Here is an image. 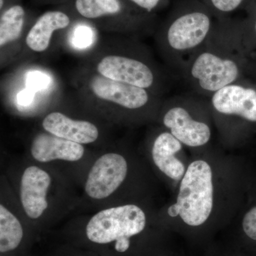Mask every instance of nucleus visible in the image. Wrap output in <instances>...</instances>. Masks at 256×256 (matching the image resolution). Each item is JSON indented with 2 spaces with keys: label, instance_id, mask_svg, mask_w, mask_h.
<instances>
[{
  "label": "nucleus",
  "instance_id": "f257e3e1",
  "mask_svg": "<svg viewBox=\"0 0 256 256\" xmlns=\"http://www.w3.org/2000/svg\"><path fill=\"white\" fill-rule=\"evenodd\" d=\"M242 23L217 18L210 36L178 70L194 94L210 98L220 89L244 78L249 63Z\"/></svg>",
  "mask_w": 256,
  "mask_h": 256
},
{
  "label": "nucleus",
  "instance_id": "f03ea898",
  "mask_svg": "<svg viewBox=\"0 0 256 256\" xmlns=\"http://www.w3.org/2000/svg\"><path fill=\"white\" fill-rule=\"evenodd\" d=\"M84 65L101 76L142 88L161 97L169 92V75L139 38L121 36L112 45L99 47Z\"/></svg>",
  "mask_w": 256,
  "mask_h": 256
},
{
  "label": "nucleus",
  "instance_id": "7ed1b4c3",
  "mask_svg": "<svg viewBox=\"0 0 256 256\" xmlns=\"http://www.w3.org/2000/svg\"><path fill=\"white\" fill-rule=\"evenodd\" d=\"M214 16L202 2H184L156 32L158 52L169 68L178 70L210 36Z\"/></svg>",
  "mask_w": 256,
  "mask_h": 256
},
{
  "label": "nucleus",
  "instance_id": "20e7f679",
  "mask_svg": "<svg viewBox=\"0 0 256 256\" xmlns=\"http://www.w3.org/2000/svg\"><path fill=\"white\" fill-rule=\"evenodd\" d=\"M69 15L95 28L120 36L140 38L156 33L158 16L128 0H69ZM64 5V4H63Z\"/></svg>",
  "mask_w": 256,
  "mask_h": 256
},
{
  "label": "nucleus",
  "instance_id": "39448f33",
  "mask_svg": "<svg viewBox=\"0 0 256 256\" xmlns=\"http://www.w3.org/2000/svg\"><path fill=\"white\" fill-rule=\"evenodd\" d=\"M73 79L78 97L92 105L108 106L128 114L153 112L162 105L161 96L101 76L85 65L77 70Z\"/></svg>",
  "mask_w": 256,
  "mask_h": 256
},
{
  "label": "nucleus",
  "instance_id": "423d86ee",
  "mask_svg": "<svg viewBox=\"0 0 256 256\" xmlns=\"http://www.w3.org/2000/svg\"><path fill=\"white\" fill-rule=\"evenodd\" d=\"M196 94L174 96L162 102V122L182 144L192 148L205 146L212 136L210 124L197 114L210 108V102Z\"/></svg>",
  "mask_w": 256,
  "mask_h": 256
},
{
  "label": "nucleus",
  "instance_id": "0eeeda50",
  "mask_svg": "<svg viewBox=\"0 0 256 256\" xmlns=\"http://www.w3.org/2000/svg\"><path fill=\"white\" fill-rule=\"evenodd\" d=\"M144 212L136 205L128 204L102 210L90 218L86 236L90 242L99 244L116 242L114 248L124 252L130 247V238L146 228Z\"/></svg>",
  "mask_w": 256,
  "mask_h": 256
},
{
  "label": "nucleus",
  "instance_id": "6e6552de",
  "mask_svg": "<svg viewBox=\"0 0 256 256\" xmlns=\"http://www.w3.org/2000/svg\"><path fill=\"white\" fill-rule=\"evenodd\" d=\"M212 178V168L203 160L193 162L184 175L176 203L180 217L188 225L198 226L210 216L214 204Z\"/></svg>",
  "mask_w": 256,
  "mask_h": 256
},
{
  "label": "nucleus",
  "instance_id": "1a4fd4ad",
  "mask_svg": "<svg viewBox=\"0 0 256 256\" xmlns=\"http://www.w3.org/2000/svg\"><path fill=\"white\" fill-rule=\"evenodd\" d=\"M210 110L220 118L256 126V86L245 78L226 86L210 97Z\"/></svg>",
  "mask_w": 256,
  "mask_h": 256
},
{
  "label": "nucleus",
  "instance_id": "9d476101",
  "mask_svg": "<svg viewBox=\"0 0 256 256\" xmlns=\"http://www.w3.org/2000/svg\"><path fill=\"white\" fill-rule=\"evenodd\" d=\"M126 159L118 153H107L92 165L86 183V192L95 200L107 198L124 182L127 176Z\"/></svg>",
  "mask_w": 256,
  "mask_h": 256
},
{
  "label": "nucleus",
  "instance_id": "9b49d317",
  "mask_svg": "<svg viewBox=\"0 0 256 256\" xmlns=\"http://www.w3.org/2000/svg\"><path fill=\"white\" fill-rule=\"evenodd\" d=\"M26 12L22 4L6 6L0 16L1 67L18 60L24 47Z\"/></svg>",
  "mask_w": 256,
  "mask_h": 256
},
{
  "label": "nucleus",
  "instance_id": "f8f14e48",
  "mask_svg": "<svg viewBox=\"0 0 256 256\" xmlns=\"http://www.w3.org/2000/svg\"><path fill=\"white\" fill-rule=\"evenodd\" d=\"M72 22L73 18L62 10H50L43 13L28 28L25 36V48L36 54L46 52L55 33L68 30Z\"/></svg>",
  "mask_w": 256,
  "mask_h": 256
},
{
  "label": "nucleus",
  "instance_id": "ddd939ff",
  "mask_svg": "<svg viewBox=\"0 0 256 256\" xmlns=\"http://www.w3.org/2000/svg\"><path fill=\"white\" fill-rule=\"evenodd\" d=\"M50 182V174L37 166H30L24 172L20 196L25 213L30 218H40L48 207L46 195Z\"/></svg>",
  "mask_w": 256,
  "mask_h": 256
},
{
  "label": "nucleus",
  "instance_id": "4468645a",
  "mask_svg": "<svg viewBox=\"0 0 256 256\" xmlns=\"http://www.w3.org/2000/svg\"><path fill=\"white\" fill-rule=\"evenodd\" d=\"M42 126L50 134L82 144L96 142L99 137V130L95 124L70 118L60 112L47 114Z\"/></svg>",
  "mask_w": 256,
  "mask_h": 256
},
{
  "label": "nucleus",
  "instance_id": "2eb2a0df",
  "mask_svg": "<svg viewBox=\"0 0 256 256\" xmlns=\"http://www.w3.org/2000/svg\"><path fill=\"white\" fill-rule=\"evenodd\" d=\"M31 154L36 161L48 162L56 160L76 162L84 154V146L50 134L42 132L34 138L31 144Z\"/></svg>",
  "mask_w": 256,
  "mask_h": 256
},
{
  "label": "nucleus",
  "instance_id": "dca6fc26",
  "mask_svg": "<svg viewBox=\"0 0 256 256\" xmlns=\"http://www.w3.org/2000/svg\"><path fill=\"white\" fill-rule=\"evenodd\" d=\"M182 143L169 131L160 133L153 142L152 156L158 169L174 180H180L185 174L183 163L175 156L181 150Z\"/></svg>",
  "mask_w": 256,
  "mask_h": 256
},
{
  "label": "nucleus",
  "instance_id": "f3484780",
  "mask_svg": "<svg viewBox=\"0 0 256 256\" xmlns=\"http://www.w3.org/2000/svg\"><path fill=\"white\" fill-rule=\"evenodd\" d=\"M23 238V228L20 220L3 205L0 206V252L14 250Z\"/></svg>",
  "mask_w": 256,
  "mask_h": 256
},
{
  "label": "nucleus",
  "instance_id": "a211bd4d",
  "mask_svg": "<svg viewBox=\"0 0 256 256\" xmlns=\"http://www.w3.org/2000/svg\"><path fill=\"white\" fill-rule=\"evenodd\" d=\"M84 22V21H82ZM94 26L90 24L84 22V24L76 25L72 30L70 28V44L75 50H86L89 47L94 46L95 42ZM70 45V46H72Z\"/></svg>",
  "mask_w": 256,
  "mask_h": 256
},
{
  "label": "nucleus",
  "instance_id": "6ab92c4d",
  "mask_svg": "<svg viewBox=\"0 0 256 256\" xmlns=\"http://www.w3.org/2000/svg\"><path fill=\"white\" fill-rule=\"evenodd\" d=\"M246 0H203L204 3L216 18H227L245 4Z\"/></svg>",
  "mask_w": 256,
  "mask_h": 256
},
{
  "label": "nucleus",
  "instance_id": "aec40b11",
  "mask_svg": "<svg viewBox=\"0 0 256 256\" xmlns=\"http://www.w3.org/2000/svg\"><path fill=\"white\" fill-rule=\"evenodd\" d=\"M134 6L152 14H156V12L168 3V0H128Z\"/></svg>",
  "mask_w": 256,
  "mask_h": 256
},
{
  "label": "nucleus",
  "instance_id": "412c9836",
  "mask_svg": "<svg viewBox=\"0 0 256 256\" xmlns=\"http://www.w3.org/2000/svg\"><path fill=\"white\" fill-rule=\"evenodd\" d=\"M242 30L244 43L249 50L252 46L254 42H256V4L252 14V26L242 23Z\"/></svg>",
  "mask_w": 256,
  "mask_h": 256
},
{
  "label": "nucleus",
  "instance_id": "4be33fe9",
  "mask_svg": "<svg viewBox=\"0 0 256 256\" xmlns=\"http://www.w3.org/2000/svg\"><path fill=\"white\" fill-rule=\"evenodd\" d=\"M28 82L30 89L43 90L44 88L48 87V78L46 75L40 72H34L28 74Z\"/></svg>",
  "mask_w": 256,
  "mask_h": 256
},
{
  "label": "nucleus",
  "instance_id": "5701e85b",
  "mask_svg": "<svg viewBox=\"0 0 256 256\" xmlns=\"http://www.w3.org/2000/svg\"><path fill=\"white\" fill-rule=\"evenodd\" d=\"M35 98V92L32 89L21 90L18 95V104L20 106H30L34 101Z\"/></svg>",
  "mask_w": 256,
  "mask_h": 256
},
{
  "label": "nucleus",
  "instance_id": "b1692460",
  "mask_svg": "<svg viewBox=\"0 0 256 256\" xmlns=\"http://www.w3.org/2000/svg\"><path fill=\"white\" fill-rule=\"evenodd\" d=\"M37 4H64L69 0H34Z\"/></svg>",
  "mask_w": 256,
  "mask_h": 256
},
{
  "label": "nucleus",
  "instance_id": "393cba45",
  "mask_svg": "<svg viewBox=\"0 0 256 256\" xmlns=\"http://www.w3.org/2000/svg\"><path fill=\"white\" fill-rule=\"evenodd\" d=\"M168 214L171 217H176L180 214V208L178 204H174L168 208Z\"/></svg>",
  "mask_w": 256,
  "mask_h": 256
}]
</instances>
